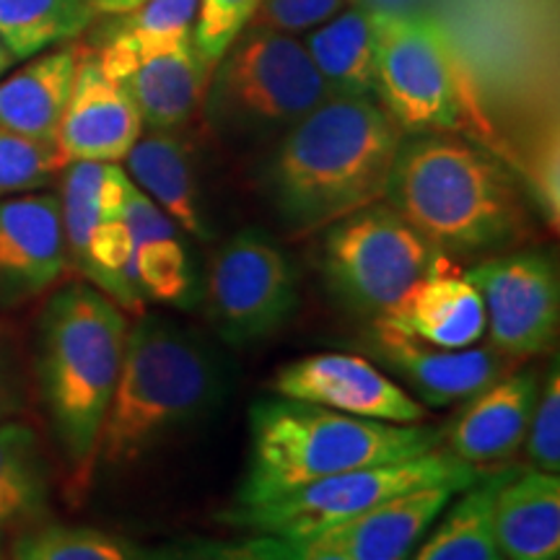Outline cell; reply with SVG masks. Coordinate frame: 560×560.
Listing matches in <instances>:
<instances>
[{"label": "cell", "mask_w": 560, "mask_h": 560, "mask_svg": "<svg viewBox=\"0 0 560 560\" xmlns=\"http://www.w3.org/2000/svg\"><path fill=\"white\" fill-rule=\"evenodd\" d=\"M125 174L151 202L164 210L192 240L210 242L208 213L200 202L190 149L174 130H149L138 138L128 156Z\"/></svg>", "instance_id": "22"}, {"label": "cell", "mask_w": 560, "mask_h": 560, "mask_svg": "<svg viewBox=\"0 0 560 560\" xmlns=\"http://www.w3.org/2000/svg\"><path fill=\"white\" fill-rule=\"evenodd\" d=\"M270 389L289 400L322 405L382 423H423L425 408L371 359L353 353H312L276 371Z\"/></svg>", "instance_id": "12"}, {"label": "cell", "mask_w": 560, "mask_h": 560, "mask_svg": "<svg viewBox=\"0 0 560 560\" xmlns=\"http://www.w3.org/2000/svg\"><path fill=\"white\" fill-rule=\"evenodd\" d=\"M363 342L371 359L382 363L392 380H400L423 408H452L472 400L478 392L506 376L511 366L490 346L433 348L376 325H371Z\"/></svg>", "instance_id": "13"}, {"label": "cell", "mask_w": 560, "mask_h": 560, "mask_svg": "<svg viewBox=\"0 0 560 560\" xmlns=\"http://www.w3.org/2000/svg\"><path fill=\"white\" fill-rule=\"evenodd\" d=\"M506 475L501 467L454 495L408 560H503L493 537V499Z\"/></svg>", "instance_id": "25"}, {"label": "cell", "mask_w": 560, "mask_h": 560, "mask_svg": "<svg viewBox=\"0 0 560 560\" xmlns=\"http://www.w3.org/2000/svg\"><path fill=\"white\" fill-rule=\"evenodd\" d=\"M89 0H0V42L13 60L81 37L94 24Z\"/></svg>", "instance_id": "28"}, {"label": "cell", "mask_w": 560, "mask_h": 560, "mask_svg": "<svg viewBox=\"0 0 560 560\" xmlns=\"http://www.w3.org/2000/svg\"><path fill=\"white\" fill-rule=\"evenodd\" d=\"M405 132L374 100L330 96L278 138L265 192L293 234H314L384 200Z\"/></svg>", "instance_id": "2"}, {"label": "cell", "mask_w": 560, "mask_h": 560, "mask_svg": "<svg viewBox=\"0 0 560 560\" xmlns=\"http://www.w3.org/2000/svg\"><path fill=\"white\" fill-rule=\"evenodd\" d=\"M260 0H200L192 42L210 66L223 58L229 45L255 16Z\"/></svg>", "instance_id": "32"}, {"label": "cell", "mask_w": 560, "mask_h": 560, "mask_svg": "<svg viewBox=\"0 0 560 560\" xmlns=\"http://www.w3.org/2000/svg\"><path fill=\"white\" fill-rule=\"evenodd\" d=\"M462 490L465 488L454 482L408 490L363 511L355 520L301 540H319L353 560H408L425 532Z\"/></svg>", "instance_id": "20"}, {"label": "cell", "mask_w": 560, "mask_h": 560, "mask_svg": "<svg viewBox=\"0 0 560 560\" xmlns=\"http://www.w3.org/2000/svg\"><path fill=\"white\" fill-rule=\"evenodd\" d=\"M376 104L405 136L457 132L478 117L450 34L431 13L376 19Z\"/></svg>", "instance_id": "8"}, {"label": "cell", "mask_w": 560, "mask_h": 560, "mask_svg": "<svg viewBox=\"0 0 560 560\" xmlns=\"http://www.w3.org/2000/svg\"><path fill=\"white\" fill-rule=\"evenodd\" d=\"M151 560H262V556L252 548L249 537L240 542L190 537V540L151 548Z\"/></svg>", "instance_id": "35"}, {"label": "cell", "mask_w": 560, "mask_h": 560, "mask_svg": "<svg viewBox=\"0 0 560 560\" xmlns=\"http://www.w3.org/2000/svg\"><path fill=\"white\" fill-rule=\"evenodd\" d=\"M229 387V363L215 342L174 319L138 314L104 416L96 467L120 472L138 465L213 416Z\"/></svg>", "instance_id": "3"}, {"label": "cell", "mask_w": 560, "mask_h": 560, "mask_svg": "<svg viewBox=\"0 0 560 560\" xmlns=\"http://www.w3.org/2000/svg\"><path fill=\"white\" fill-rule=\"evenodd\" d=\"M371 325L400 332L425 346L459 350L486 338V310L465 272L452 260L420 278L387 314Z\"/></svg>", "instance_id": "19"}, {"label": "cell", "mask_w": 560, "mask_h": 560, "mask_svg": "<svg viewBox=\"0 0 560 560\" xmlns=\"http://www.w3.org/2000/svg\"><path fill=\"white\" fill-rule=\"evenodd\" d=\"M83 45L45 52L0 81V128L34 140L58 136Z\"/></svg>", "instance_id": "23"}, {"label": "cell", "mask_w": 560, "mask_h": 560, "mask_svg": "<svg viewBox=\"0 0 560 560\" xmlns=\"http://www.w3.org/2000/svg\"><path fill=\"white\" fill-rule=\"evenodd\" d=\"M444 444V429L353 418L289 397H262L249 408L247 470L234 506L280 499L332 475L418 457Z\"/></svg>", "instance_id": "4"}, {"label": "cell", "mask_w": 560, "mask_h": 560, "mask_svg": "<svg viewBox=\"0 0 560 560\" xmlns=\"http://www.w3.org/2000/svg\"><path fill=\"white\" fill-rule=\"evenodd\" d=\"M524 177H527V195L540 208L545 221L558 229L560 195H558V132L556 128L545 130L535 143L529 145L527 161H524Z\"/></svg>", "instance_id": "33"}, {"label": "cell", "mask_w": 560, "mask_h": 560, "mask_svg": "<svg viewBox=\"0 0 560 560\" xmlns=\"http://www.w3.org/2000/svg\"><path fill=\"white\" fill-rule=\"evenodd\" d=\"M125 223L130 231L128 280L138 296L192 312L202 296V276L182 229L136 185L125 200Z\"/></svg>", "instance_id": "16"}, {"label": "cell", "mask_w": 560, "mask_h": 560, "mask_svg": "<svg viewBox=\"0 0 560 560\" xmlns=\"http://www.w3.org/2000/svg\"><path fill=\"white\" fill-rule=\"evenodd\" d=\"M50 470L39 436L30 425L0 423V532L45 516Z\"/></svg>", "instance_id": "26"}, {"label": "cell", "mask_w": 560, "mask_h": 560, "mask_svg": "<svg viewBox=\"0 0 560 560\" xmlns=\"http://www.w3.org/2000/svg\"><path fill=\"white\" fill-rule=\"evenodd\" d=\"M304 47L332 96L376 102V16L359 9L335 13Z\"/></svg>", "instance_id": "24"}, {"label": "cell", "mask_w": 560, "mask_h": 560, "mask_svg": "<svg viewBox=\"0 0 560 560\" xmlns=\"http://www.w3.org/2000/svg\"><path fill=\"white\" fill-rule=\"evenodd\" d=\"M89 3H91V5H94V11H96V5H100V0H89Z\"/></svg>", "instance_id": "41"}, {"label": "cell", "mask_w": 560, "mask_h": 560, "mask_svg": "<svg viewBox=\"0 0 560 560\" xmlns=\"http://www.w3.org/2000/svg\"><path fill=\"white\" fill-rule=\"evenodd\" d=\"M252 548L260 552L262 560H353L346 552L330 548L319 540H301V537L252 535Z\"/></svg>", "instance_id": "36"}, {"label": "cell", "mask_w": 560, "mask_h": 560, "mask_svg": "<svg viewBox=\"0 0 560 560\" xmlns=\"http://www.w3.org/2000/svg\"><path fill=\"white\" fill-rule=\"evenodd\" d=\"M200 304L223 346H257L283 330L296 314V268L265 231L242 229L210 260Z\"/></svg>", "instance_id": "10"}, {"label": "cell", "mask_w": 560, "mask_h": 560, "mask_svg": "<svg viewBox=\"0 0 560 560\" xmlns=\"http://www.w3.org/2000/svg\"><path fill=\"white\" fill-rule=\"evenodd\" d=\"M138 3H143V0H100L96 13H109V16H115V13H125V11L136 9Z\"/></svg>", "instance_id": "39"}, {"label": "cell", "mask_w": 560, "mask_h": 560, "mask_svg": "<svg viewBox=\"0 0 560 560\" xmlns=\"http://www.w3.org/2000/svg\"><path fill=\"white\" fill-rule=\"evenodd\" d=\"M104 70L128 91L149 130L185 128L206 102L213 75V66L198 52L192 37Z\"/></svg>", "instance_id": "18"}, {"label": "cell", "mask_w": 560, "mask_h": 560, "mask_svg": "<svg viewBox=\"0 0 560 560\" xmlns=\"http://www.w3.org/2000/svg\"><path fill=\"white\" fill-rule=\"evenodd\" d=\"M450 262L387 202L330 223L319 244V272L346 310L376 322L420 278Z\"/></svg>", "instance_id": "9"}, {"label": "cell", "mask_w": 560, "mask_h": 560, "mask_svg": "<svg viewBox=\"0 0 560 560\" xmlns=\"http://www.w3.org/2000/svg\"><path fill=\"white\" fill-rule=\"evenodd\" d=\"M200 0H143L136 9L115 13L94 47L104 68H115L174 42L192 37Z\"/></svg>", "instance_id": "27"}, {"label": "cell", "mask_w": 560, "mask_h": 560, "mask_svg": "<svg viewBox=\"0 0 560 560\" xmlns=\"http://www.w3.org/2000/svg\"><path fill=\"white\" fill-rule=\"evenodd\" d=\"M68 270L58 195H11L0 200V304L42 296Z\"/></svg>", "instance_id": "15"}, {"label": "cell", "mask_w": 560, "mask_h": 560, "mask_svg": "<svg viewBox=\"0 0 560 560\" xmlns=\"http://www.w3.org/2000/svg\"><path fill=\"white\" fill-rule=\"evenodd\" d=\"M384 200L441 255H501L529 236V208L516 174L457 132L405 136Z\"/></svg>", "instance_id": "1"}, {"label": "cell", "mask_w": 560, "mask_h": 560, "mask_svg": "<svg viewBox=\"0 0 560 560\" xmlns=\"http://www.w3.org/2000/svg\"><path fill=\"white\" fill-rule=\"evenodd\" d=\"M11 62H13V58H11V52L5 50V45L3 42H0V75L5 73V70L11 68Z\"/></svg>", "instance_id": "40"}, {"label": "cell", "mask_w": 560, "mask_h": 560, "mask_svg": "<svg viewBox=\"0 0 560 560\" xmlns=\"http://www.w3.org/2000/svg\"><path fill=\"white\" fill-rule=\"evenodd\" d=\"M128 330V314L86 280L62 285L42 310L39 389L75 488H86L96 470Z\"/></svg>", "instance_id": "5"}, {"label": "cell", "mask_w": 560, "mask_h": 560, "mask_svg": "<svg viewBox=\"0 0 560 560\" xmlns=\"http://www.w3.org/2000/svg\"><path fill=\"white\" fill-rule=\"evenodd\" d=\"M68 161L52 140H34L0 128V198L50 185Z\"/></svg>", "instance_id": "30"}, {"label": "cell", "mask_w": 560, "mask_h": 560, "mask_svg": "<svg viewBox=\"0 0 560 560\" xmlns=\"http://www.w3.org/2000/svg\"><path fill=\"white\" fill-rule=\"evenodd\" d=\"M330 89L304 42L260 26H244L215 62L206 91V115L215 132L234 140L285 136Z\"/></svg>", "instance_id": "6"}, {"label": "cell", "mask_w": 560, "mask_h": 560, "mask_svg": "<svg viewBox=\"0 0 560 560\" xmlns=\"http://www.w3.org/2000/svg\"><path fill=\"white\" fill-rule=\"evenodd\" d=\"M350 9H359L371 16H418V13H429V0H346Z\"/></svg>", "instance_id": "37"}, {"label": "cell", "mask_w": 560, "mask_h": 560, "mask_svg": "<svg viewBox=\"0 0 560 560\" xmlns=\"http://www.w3.org/2000/svg\"><path fill=\"white\" fill-rule=\"evenodd\" d=\"M524 452L532 470L552 472L560 470V371L558 359H552L548 376L540 382L535 410H532L529 431L524 439Z\"/></svg>", "instance_id": "31"}, {"label": "cell", "mask_w": 560, "mask_h": 560, "mask_svg": "<svg viewBox=\"0 0 560 560\" xmlns=\"http://www.w3.org/2000/svg\"><path fill=\"white\" fill-rule=\"evenodd\" d=\"M346 0H260L247 26H260L280 34H299L330 21Z\"/></svg>", "instance_id": "34"}, {"label": "cell", "mask_w": 560, "mask_h": 560, "mask_svg": "<svg viewBox=\"0 0 560 560\" xmlns=\"http://www.w3.org/2000/svg\"><path fill=\"white\" fill-rule=\"evenodd\" d=\"M21 397H19V382L13 376V369L5 353L0 350V423L11 420L13 412L19 410Z\"/></svg>", "instance_id": "38"}, {"label": "cell", "mask_w": 560, "mask_h": 560, "mask_svg": "<svg viewBox=\"0 0 560 560\" xmlns=\"http://www.w3.org/2000/svg\"><path fill=\"white\" fill-rule=\"evenodd\" d=\"M493 537L503 560H558V475L509 470L493 499Z\"/></svg>", "instance_id": "21"}, {"label": "cell", "mask_w": 560, "mask_h": 560, "mask_svg": "<svg viewBox=\"0 0 560 560\" xmlns=\"http://www.w3.org/2000/svg\"><path fill=\"white\" fill-rule=\"evenodd\" d=\"M0 560H5V556H3V552H0Z\"/></svg>", "instance_id": "42"}, {"label": "cell", "mask_w": 560, "mask_h": 560, "mask_svg": "<svg viewBox=\"0 0 560 560\" xmlns=\"http://www.w3.org/2000/svg\"><path fill=\"white\" fill-rule=\"evenodd\" d=\"M140 112L107 70L96 50L81 47L73 89L55 136L62 159L120 164L143 136Z\"/></svg>", "instance_id": "14"}, {"label": "cell", "mask_w": 560, "mask_h": 560, "mask_svg": "<svg viewBox=\"0 0 560 560\" xmlns=\"http://www.w3.org/2000/svg\"><path fill=\"white\" fill-rule=\"evenodd\" d=\"M493 470H482L470 462L454 457L444 444L436 450L418 454L400 462H382V465L359 467V470L332 475V478L312 482L293 490L280 499L257 503V506H231L221 520L236 529H249L255 535L276 537H314L319 532L338 527L355 520L363 511L380 506L392 495L408 490L454 482L459 488H472L475 482Z\"/></svg>", "instance_id": "7"}, {"label": "cell", "mask_w": 560, "mask_h": 560, "mask_svg": "<svg viewBox=\"0 0 560 560\" xmlns=\"http://www.w3.org/2000/svg\"><path fill=\"white\" fill-rule=\"evenodd\" d=\"M465 276L482 299L488 346L495 353L511 363L550 353L560 325V278L550 252H501Z\"/></svg>", "instance_id": "11"}, {"label": "cell", "mask_w": 560, "mask_h": 560, "mask_svg": "<svg viewBox=\"0 0 560 560\" xmlns=\"http://www.w3.org/2000/svg\"><path fill=\"white\" fill-rule=\"evenodd\" d=\"M540 374L535 369L509 371L472 400L444 431V446L454 457L490 470L514 457L527 439L532 410H535Z\"/></svg>", "instance_id": "17"}, {"label": "cell", "mask_w": 560, "mask_h": 560, "mask_svg": "<svg viewBox=\"0 0 560 560\" xmlns=\"http://www.w3.org/2000/svg\"><path fill=\"white\" fill-rule=\"evenodd\" d=\"M13 560H151V548L94 527L47 524L19 537Z\"/></svg>", "instance_id": "29"}]
</instances>
